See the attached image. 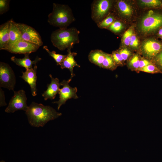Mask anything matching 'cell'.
<instances>
[{
    "label": "cell",
    "mask_w": 162,
    "mask_h": 162,
    "mask_svg": "<svg viewBox=\"0 0 162 162\" xmlns=\"http://www.w3.org/2000/svg\"><path fill=\"white\" fill-rule=\"evenodd\" d=\"M29 123L33 127H43L49 121L61 116L62 114L57 112L50 106L33 102L26 112Z\"/></svg>",
    "instance_id": "obj_1"
},
{
    "label": "cell",
    "mask_w": 162,
    "mask_h": 162,
    "mask_svg": "<svg viewBox=\"0 0 162 162\" xmlns=\"http://www.w3.org/2000/svg\"><path fill=\"white\" fill-rule=\"evenodd\" d=\"M80 33L74 27L59 28L52 33L51 40L52 45L60 50L72 49L74 44L79 43Z\"/></svg>",
    "instance_id": "obj_2"
},
{
    "label": "cell",
    "mask_w": 162,
    "mask_h": 162,
    "mask_svg": "<svg viewBox=\"0 0 162 162\" xmlns=\"http://www.w3.org/2000/svg\"><path fill=\"white\" fill-rule=\"evenodd\" d=\"M75 20L69 6L53 3L52 11L48 15L47 22L50 25L59 28H67Z\"/></svg>",
    "instance_id": "obj_3"
},
{
    "label": "cell",
    "mask_w": 162,
    "mask_h": 162,
    "mask_svg": "<svg viewBox=\"0 0 162 162\" xmlns=\"http://www.w3.org/2000/svg\"><path fill=\"white\" fill-rule=\"evenodd\" d=\"M145 33H154L162 27V11L150 10L142 19L140 25Z\"/></svg>",
    "instance_id": "obj_4"
},
{
    "label": "cell",
    "mask_w": 162,
    "mask_h": 162,
    "mask_svg": "<svg viewBox=\"0 0 162 162\" xmlns=\"http://www.w3.org/2000/svg\"><path fill=\"white\" fill-rule=\"evenodd\" d=\"M112 1L94 0L91 4V18L97 24L107 16L112 6Z\"/></svg>",
    "instance_id": "obj_5"
},
{
    "label": "cell",
    "mask_w": 162,
    "mask_h": 162,
    "mask_svg": "<svg viewBox=\"0 0 162 162\" xmlns=\"http://www.w3.org/2000/svg\"><path fill=\"white\" fill-rule=\"evenodd\" d=\"M16 83V76L14 71L8 64L0 62V86L9 90L14 91Z\"/></svg>",
    "instance_id": "obj_6"
},
{
    "label": "cell",
    "mask_w": 162,
    "mask_h": 162,
    "mask_svg": "<svg viewBox=\"0 0 162 162\" xmlns=\"http://www.w3.org/2000/svg\"><path fill=\"white\" fill-rule=\"evenodd\" d=\"M14 94L10 100L8 106L5 110L7 113H14L18 110L26 112L28 106L27 104V97L24 90L14 91Z\"/></svg>",
    "instance_id": "obj_7"
},
{
    "label": "cell",
    "mask_w": 162,
    "mask_h": 162,
    "mask_svg": "<svg viewBox=\"0 0 162 162\" xmlns=\"http://www.w3.org/2000/svg\"><path fill=\"white\" fill-rule=\"evenodd\" d=\"M16 25L22 40L37 44L40 46L42 45L43 43L41 37L34 28L24 23L16 22Z\"/></svg>",
    "instance_id": "obj_8"
},
{
    "label": "cell",
    "mask_w": 162,
    "mask_h": 162,
    "mask_svg": "<svg viewBox=\"0 0 162 162\" xmlns=\"http://www.w3.org/2000/svg\"><path fill=\"white\" fill-rule=\"evenodd\" d=\"M70 78L67 80H64L60 82L61 86L63 87L60 89L58 93L59 95V99L58 101L54 102L53 103L58 104V110H59L60 107L65 104L66 101L68 99L73 98L76 99L78 98L76 93L77 89L76 87L73 88L69 85V83L71 80Z\"/></svg>",
    "instance_id": "obj_9"
},
{
    "label": "cell",
    "mask_w": 162,
    "mask_h": 162,
    "mask_svg": "<svg viewBox=\"0 0 162 162\" xmlns=\"http://www.w3.org/2000/svg\"><path fill=\"white\" fill-rule=\"evenodd\" d=\"M162 50V42L155 39H150L143 43L141 52L144 57L151 61Z\"/></svg>",
    "instance_id": "obj_10"
},
{
    "label": "cell",
    "mask_w": 162,
    "mask_h": 162,
    "mask_svg": "<svg viewBox=\"0 0 162 162\" xmlns=\"http://www.w3.org/2000/svg\"><path fill=\"white\" fill-rule=\"evenodd\" d=\"M40 46L22 40L6 47L4 50L15 54L31 53L36 51Z\"/></svg>",
    "instance_id": "obj_11"
},
{
    "label": "cell",
    "mask_w": 162,
    "mask_h": 162,
    "mask_svg": "<svg viewBox=\"0 0 162 162\" xmlns=\"http://www.w3.org/2000/svg\"><path fill=\"white\" fill-rule=\"evenodd\" d=\"M37 66L35 65L31 69H26L25 72H22L21 77L29 85L32 95L33 96L37 95L36 75Z\"/></svg>",
    "instance_id": "obj_12"
},
{
    "label": "cell",
    "mask_w": 162,
    "mask_h": 162,
    "mask_svg": "<svg viewBox=\"0 0 162 162\" xmlns=\"http://www.w3.org/2000/svg\"><path fill=\"white\" fill-rule=\"evenodd\" d=\"M49 76L51 80V82L47 85L46 90L42 94V96L45 100L49 99L51 100L54 99L60 89L61 85L59 79L57 78H54L51 74H50Z\"/></svg>",
    "instance_id": "obj_13"
},
{
    "label": "cell",
    "mask_w": 162,
    "mask_h": 162,
    "mask_svg": "<svg viewBox=\"0 0 162 162\" xmlns=\"http://www.w3.org/2000/svg\"><path fill=\"white\" fill-rule=\"evenodd\" d=\"M71 49V48L67 49L68 53L67 56L61 64L60 67L62 69L66 68L69 70L71 73L70 78L72 79L73 77L75 76L73 71L74 68L76 66L80 67V66L77 63L74 58V57L77 55V53L75 52H72Z\"/></svg>",
    "instance_id": "obj_14"
},
{
    "label": "cell",
    "mask_w": 162,
    "mask_h": 162,
    "mask_svg": "<svg viewBox=\"0 0 162 162\" xmlns=\"http://www.w3.org/2000/svg\"><path fill=\"white\" fill-rule=\"evenodd\" d=\"M11 19L0 26V50H4L9 40L10 31Z\"/></svg>",
    "instance_id": "obj_15"
},
{
    "label": "cell",
    "mask_w": 162,
    "mask_h": 162,
    "mask_svg": "<svg viewBox=\"0 0 162 162\" xmlns=\"http://www.w3.org/2000/svg\"><path fill=\"white\" fill-rule=\"evenodd\" d=\"M30 53H27L24 54V57L23 58H17L14 56L11 58V60L19 66L23 67L26 69H31L32 68V65H36V63L41 60V58L37 56L35 59L32 61L29 58Z\"/></svg>",
    "instance_id": "obj_16"
},
{
    "label": "cell",
    "mask_w": 162,
    "mask_h": 162,
    "mask_svg": "<svg viewBox=\"0 0 162 162\" xmlns=\"http://www.w3.org/2000/svg\"><path fill=\"white\" fill-rule=\"evenodd\" d=\"M105 52L97 49L92 50L88 55V59L92 63L102 68L103 62L105 57Z\"/></svg>",
    "instance_id": "obj_17"
},
{
    "label": "cell",
    "mask_w": 162,
    "mask_h": 162,
    "mask_svg": "<svg viewBox=\"0 0 162 162\" xmlns=\"http://www.w3.org/2000/svg\"><path fill=\"white\" fill-rule=\"evenodd\" d=\"M116 12L127 17H130L133 13L131 6L124 1L121 0L116 2L114 5Z\"/></svg>",
    "instance_id": "obj_18"
},
{
    "label": "cell",
    "mask_w": 162,
    "mask_h": 162,
    "mask_svg": "<svg viewBox=\"0 0 162 162\" xmlns=\"http://www.w3.org/2000/svg\"><path fill=\"white\" fill-rule=\"evenodd\" d=\"M22 40L21 35L16 26V22L12 19L10 31L9 40L6 47Z\"/></svg>",
    "instance_id": "obj_19"
},
{
    "label": "cell",
    "mask_w": 162,
    "mask_h": 162,
    "mask_svg": "<svg viewBox=\"0 0 162 162\" xmlns=\"http://www.w3.org/2000/svg\"><path fill=\"white\" fill-rule=\"evenodd\" d=\"M117 67L111 54L105 53V57L102 64V68L113 71Z\"/></svg>",
    "instance_id": "obj_20"
},
{
    "label": "cell",
    "mask_w": 162,
    "mask_h": 162,
    "mask_svg": "<svg viewBox=\"0 0 162 162\" xmlns=\"http://www.w3.org/2000/svg\"><path fill=\"white\" fill-rule=\"evenodd\" d=\"M141 58L137 54L131 56L129 59L128 66V68L132 71L137 72L139 68V63Z\"/></svg>",
    "instance_id": "obj_21"
},
{
    "label": "cell",
    "mask_w": 162,
    "mask_h": 162,
    "mask_svg": "<svg viewBox=\"0 0 162 162\" xmlns=\"http://www.w3.org/2000/svg\"><path fill=\"white\" fill-rule=\"evenodd\" d=\"M43 48L55 60L57 65H60L67 56V55H63L57 54L54 51H50L46 46H44Z\"/></svg>",
    "instance_id": "obj_22"
},
{
    "label": "cell",
    "mask_w": 162,
    "mask_h": 162,
    "mask_svg": "<svg viewBox=\"0 0 162 162\" xmlns=\"http://www.w3.org/2000/svg\"><path fill=\"white\" fill-rule=\"evenodd\" d=\"M142 5L155 9H162V0H141L140 1Z\"/></svg>",
    "instance_id": "obj_23"
},
{
    "label": "cell",
    "mask_w": 162,
    "mask_h": 162,
    "mask_svg": "<svg viewBox=\"0 0 162 162\" xmlns=\"http://www.w3.org/2000/svg\"><path fill=\"white\" fill-rule=\"evenodd\" d=\"M116 20L114 15L112 14H110L101 22L97 25L98 27L100 28H107Z\"/></svg>",
    "instance_id": "obj_24"
},
{
    "label": "cell",
    "mask_w": 162,
    "mask_h": 162,
    "mask_svg": "<svg viewBox=\"0 0 162 162\" xmlns=\"http://www.w3.org/2000/svg\"><path fill=\"white\" fill-rule=\"evenodd\" d=\"M123 28V26L122 22L118 20H116L106 28L115 33H118L120 32Z\"/></svg>",
    "instance_id": "obj_25"
},
{
    "label": "cell",
    "mask_w": 162,
    "mask_h": 162,
    "mask_svg": "<svg viewBox=\"0 0 162 162\" xmlns=\"http://www.w3.org/2000/svg\"><path fill=\"white\" fill-rule=\"evenodd\" d=\"M142 71L151 74H161L157 67L153 63L140 69L138 72Z\"/></svg>",
    "instance_id": "obj_26"
},
{
    "label": "cell",
    "mask_w": 162,
    "mask_h": 162,
    "mask_svg": "<svg viewBox=\"0 0 162 162\" xmlns=\"http://www.w3.org/2000/svg\"><path fill=\"white\" fill-rule=\"evenodd\" d=\"M151 62L162 74V50L153 58Z\"/></svg>",
    "instance_id": "obj_27"
},
{
    "label": "cell",
    "mask_w": 162,
    "mask_h": 162,
    "mask_svg": "<svg viewBox=\"0 0 162 162\" xmlns=\"http://www.w3.org/2000/svg\"><path fill=\"white\" fill-rule=\"evenodd\" d=\"M111 54L117 67L123 65L124 61L121 55L117 51H113Z\"/></svg>",
    "instance_id": "obj_28"
},
{
    "label": "cell",
    "mask_w": 162,
    "mask_h": 162,
    "mask_svg": "<svg viewBox=\"0 0 162 162\" xmlns=\"http://www.w3.org/2000/svg\"><path fill=\"white\" fill-rule=\"evenodd\" d=\"M133 33V29L131 28L128 29L124 34L122 38V42L125 46H129Z\"/></svg>",
    "instance_id": "obj_29"
},
{
    "label": "cell",
    "mask_w": 162,
    "mask_h": 162,
    "mask_svg": "<svg viewBox=\"0 0 162 162\" xmlns=\"http://www.w3.org/2000/svg\"><path fill=\"white\" fill-rule=\"evenodd\" d=\"M117 51L121 55L124 62L131 57L132 53L127 48L120 49Z\"/></svg>",
    "instance_id": "obj_30"
},
{
    "label": "cell",
    "mask_w": 162,
    "mask_h": 162,
    "mask_svg": "<svg viewBox=\"0 0 162 162\" xmlns=\"http://www.w3.org/2000/svg\"><path fill=\"white\" fill-rule=\"evenodd\" d=\"M9 0H0V14H2L8 11L9 9Z\"/></svg>",
    "instance_id": "obj_31"
},
{
    "label": "cell",
    "mask_w": 162,
    "mask_h": 162,
    "mask_svg": "<svg viewBox=\"0 0 162 162\" xmlns=\"http://www.w3.org/2000/svg\"><path fill=\"white\" fill-rule=\"evenodd\" d=\"M139 45V40L135 34H133L129 46L132 48H136Z\"/></svg>",
    "instance_id": "obj_32"
},
{
    "label": "cell",
    "mask_w": 162,
    "mask_h": 162,
    "mask_svg": "<svg viewBox=\"0 0 162 162\" xmlns=\"http://www.w3.org/2000/svg\"><path fill=\"white\" fill-rule=\"evenodd\" d=\"M152 63L151 61L145 58H141L140 62L139 68L137 72H138V71L140 69H141Z\"/></svg>",
    "instance_id": "obj_33"
},
{
    "label": "cell",
    "mask_w": 162,
    "mask_h": 162,
    "mask_svg": "<svg viewBox=\"0 0 162 162\" xmlns=\"http://www.w3.org/2000/svg\"><path fill=\"white\" fill-rule=\"evenodd\" d=\"M7 104L5 101L4 92L1 88H0V106H5Z\"/></svg>",
    "instance_id": "obj_34"
},
{
    "label": "cell",
    "mask_w": 162,
    "mask_h": 162,
    "mask_svg": "<svg viewBox=\"0 0 162 162\" xmlns=\"http://www.w3.org/2000/svg\"><path fill=\"white\" fill-rule=\"evenodd\" d=\"M157 35L158 37L160 38L162 37V27L160 28L158 31Z\"/></svg>",
    "instance_id": "obj_35"
},
{
    "label": "cell",
    "mask_w": 162,
    "mask_h": 162,
    "mask_svg": "<svg viewBox=\"0 0 162 162\" xmlns=\"http://www.w3.org/2000/svg\"><path fill=\"white\" fill-rule=\"evenodd\" d=\"M0 162H5L4 161L2 160V161H1Z\"/></svg>",
    "instance_id": "obj_36"
},
{
    "label": "cell",
    "mask_w": 162,
    "mask_h": 162,
    "mask_svg": "<svg viewBox=\"0 0 162 162\" xmlns=\"http://www.w3.org/2000/svg\"><path fill=\"white\" fill-rule=\"evenodd\" d=\"M161 39H162V37H161Z\"/></svg>",
    "instance_id": "obj_37"
}]
</instances>
